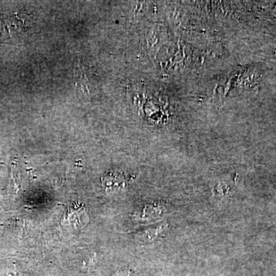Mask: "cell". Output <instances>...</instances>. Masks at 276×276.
<instances>
[{
  "label": "cell",
  "instance_id": "cell-1",
  "mask_svg": "<svg viewBox=\"0 0 276 276\" xmlns=\"http://www.w3.org/2000/svg\"><path fill=\"white\" fill-rule=\"evenodd\" d=\"M115 276H132L130 272H121L115 274Z\"/></svg>",
  "mask_w": 276,
  "mask_h": 276
}]
</instances>
